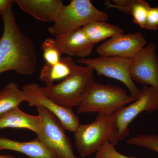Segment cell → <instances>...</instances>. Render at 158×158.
Wrapping results in <instances>:
<instances>
[{
  "label": "cell",
  "instance_id": "1",
  "mask_svg": "<svg viewBox=\"0 0 158 158\" xmlns=\"http://www.w3.org/2000/svg\"><path fill=\"white\" fill-rule=\"evenodd\" d=\"M14 2L2 16L4 30L0 38V74L12 70L29 76L36 71L37 52L32 40L18 25L12 10Z\"/></svg>",
  "mask_w": 158,
  "mask_h": 158
},
{
  "label": "cell",
  "instance_id": "2",
  "mask_svg": "<svg viewBox=\"0 0 158 158\" xmlns=\"http://www.w3.org/2000/svg\"><path fill=\"white\" fill-rule=\"evenodd\" d=\"M119 110L110 115L98 113L91 123L79 126L74 137L75 145L81 157L96 153L106 142L117 145L119 140L116 121Z\"/></svg>",
  "mask_w": 158,
  "mask_h": 158
},
{
  "label": "cell",
  "instance_id": "3",
  "mask_svg": "<svg viewBox=\"0 0 158 158\" xmlns=\"http://www.w3.org/2000/svg\"><path fill=\"white\" fill-rule=\"evenodd\" d=\"M136 100L120 87L103 85L94 80L82 94L77 111L110 115Z\"/></svg>",
  "mask_w": 158,
  "mask_h": 158
},
{
  "label": "cell",
  "instance_id": "4",
  "mask_svg": "<svg viewBox=\"0 0 158 158\" xmlns=\"http://www.w3.org/2000/svg\"><path fill=\"white\" fill-rule=\"evenodd\" d=\"M109 18L106 12L99 10L89 0H72L68 5L62 6L48 31L56 37L94 22L106 21Z\"/></svg>",
  "mask_w": 158,
  "mask_h": 158
},
{
  "label": "cell",
  "instance_id": "5",
  "mask_svg": "<svg viewBox=\"0 0 158 158\" xmlns=\"http://www.w3.org/2000/svg\"><path fill=\"white\" fill-rule=\"evenodd\" d=\"M94 71L89 66H81L70 76L57 85L44 87L49 98L58 104L71 108L78 106L84 91L94 81Z\"/></svg>",
  "mask_w": 158,
  "mask_h": 158
},
{
  "label": "cell",
  "instance_id": "6",
  "mask_svg": "<svg viewBox=\"0 0 158 158\" xmlns=\"http://www.w3.org/2000/svg\"><path fill=\"white\" fill-rule=\"evenodd\" d=\"M133 59L115 56H100L79 59L77 62L89 66L99 76L118 80L122 82L129 90L130 95L137 99L141 90L137 87L131 78L130 69Z\"/></svg>",
  "mask_w": 158,
  "mask_h": 158
},
{
  "label": "cell",
  "instance_id": "7",
  "mask_svg": "<svg viewBox=\"0 0 158 158\" xmlns=\"http://www.w3.org/2000/svg\"><path fill=\"white\" fill-rule=\"evenodd\" d=\"M37 107L41 116L42 127L37 138L51 151L62 158H78L75 155L71 143L59 119L47 109Z\"/></svg>",
  "mask_w": 158,
  "mask_h": 158
},
{
  "label": "cell",
  "instance_id": "8",
  "mask_svg": "<svg viewBox=\"0 0 158 158\" xmlns=\"http://www.w3.org/2000/svg\"><path fill=\"white\" fill-rule=\"evenodd\" d=\"M22 90L29 106H40L46 108L57 117L65 130L73 133L76 131L80 125L78 116L71 108L62 106L49 98L44 87L33 83L23 86Z\"/></svg>",
  "mask_w": 158,
  "mask_h": 158
},
{
  "label": "cell",
  "instance_id": "9",
  "mask_svg": "<svg viewBox=\"0 0 158 158\" xmlns=\"http://www.w3.org/2000/svg\"><path fill=\"white\" fill-rule=\"evenodd\" d=\"M141 95L131 104L120 110L116 118L119 141L129 135L128 126L137 116L144 111L151 113L158 111V90L152 86H143Z\"/></svg>",
  "mask_w": 158,
  "mask_h": 158
},
{
  "label": "cell",
  "instance_id": "10",
  "mask_svg": "<svg viewBox=\"0 0 158 158\" xmlns=\"http://www.w3.org/2000/svg\"><path fill=\"white\" fill-rule=\"evenodd\" d=\"M130 74L134 82L158 90V57L154 43L145 46L133 59Z\"/></svg>",
  "mask_w": 158,
  "mask_h": 158
},
{
  "label": "cell",
  "instance_id": "11",
  "mask_svg": "<svg viewBox=\"0 0 158 158\" xmlns=\"http://www.w3.org/2000/svg\"><path fill=\"white\" fill-rule=\"evenodd\" d=\"M146 40L141 32L118 34L98 47L100 56L134 59L145 46Z\"/></svg>",
  "mask_w": 158,
  "mask_h": 158
},
{
  "label": "cell",
  "instance_id": "12",
  "mask_svg": "<svg viewBox=\"0 0 158 158\" xmlns=\"http://www.w3.org/2000/svg\"><path fill=\"white\" fill-rule=\"evenodd\" d=\"M62 54L68 56L87 58L92 53L94 44L90 42L82 28L56 37Z\"/></svg>",
  "mask_w": 158,
  "mask_h": 158
},
{
  "label": "cell",
  "instance_id": "13",
  "mask_svg": "<svg viewBox=\"0 0 158 158\" xmlns=\"http://www.w3.org/2000/svg\"><path fill=\"white\" fill-rule=\"evenodd\" d=\"M20 9L44 22L55 23L63 6L61 0H16Z\"/></svg>",
  "mask_w": 158,
  "mask_h": 158
},
{
  "label": "cell",
  "instance_id": "14",
  "mask_svg": "<svg viewBox=\"0 0 158 158\" xmlns=\"http://www.w3.org/2000/svg\"><path fill=\"white\" fill-rule=\"evenodd\" d=\"M14 151L29 158H62L44 146L38 138L29 141H20L0 137V151Z\"/></svg>",
  "mask_w": 158,
  "mask_h": 158
},
{
  "label": "cell",
  "instance_id": "15",
  "mask_svg": "<svg viewBox=\"0 0 158 158\" xmlns=\"http://www.w3.org/2000/svg\"><path fill=\"white\" fill-rule=\"evenodd\" d=\"M42 127L41 116L27 114L17 108L0 116V130L6 128L26 129L38 134Z\"/></svg>",
  "mask_w": 158,
  "mask_h": 158
},
{
  "label": "cell",
  "instance_id": "16",
  "mask_svg": "<svg viewBox=\"0 0 158 158\" xmlns=\"http://www.w3.org/2000/svg\"><path fill=\"white\" fill-rule=\"evenodd\" d=\"M80 66L71 57H62L56 64L45 63L40 70V78L45 83L46 87H50L56 81H62L70 76Z\"/></svg>",
  "mask_w": 158,
  "mask_h": 158
},
{
  "label": "cell",
  "instance_id": "17",
  "mask_svg": "<svg viewBox=\"0 0 158 158\" xmlns=\"http://www.w3.org/2000/svg\"><path fill=\"white\" fill-rule=\"evenodd\" d=\"M105 4L110 8L118 9L123 13L131 15L133 22L141 28L145 29L146 20L151 6L144 0H113V3L106 1Z\"/></svg>",
  "mask_w": 158,
  "mask_h": 158
},
{
  "label": "cell",
  "instance_id": "18",
  "mask_svg": "<svg viewBox=\"0 0 158 158\" xmlns=\"http://www.w3.org/2000/svg\"><path fill=\"white\" fill-rule=\"evenodd\" d=\"M82 29L88 39L94 45L107 38L124 33L123 30L118 26L101 21L90 23Z\"/></svg>",
  "mask_w": 158,
  "mask_h": 158
},
{
  "label": "cell",
  "instance_id": "19",
  "mask_svg": "<svg viewBox=\"0 0 158 158\" xmlns=\"http://www.w3.org/2000/svg\"><path fill=\"white\" fill-rule=\"evenodd\" d=\"M25 101L24 93L17 83H9L0 91V116L18 108Z\"/></svg>",
  "mask_w": 158,
  "mask_h": 158
},
{
  "label": "cell",
  "instance_id": "20",
  "mask_svg": "<svg viewBox=\"0 0 158 158\" xmlns=\"http://www.w3.org/2000/svg\"><path fill=\"white\" fill-rule=\"evenodd\" d=\"M43 58L45 63L50 65L56 64L61 59L62 52L56 39H46L41 44Z\"/></svg>",
  "mask_w": 158,
  "mask_h": 158
},
{
  "label": "cell",
  "instance_id": "21",
  "mask_svg": "<svg viewBox=\"0 0 158 158\" xmlns=\"http://www.w3.org/2000/svg\"><path fill=\"white\" fill-rule=\"evenodd\" d=\"M130 145L145 148L158 153V135H140L128 139Z\"/></svg>",
  "mask_w": 158,
  "mask_h": 158
},
{
  "label": "cell",
  "instance_id": "22",
  "mask_svg": "<svg viewBox=\"0 0 158 158\" xmlns=\"http://www.w3.org/2000/svg\"><path fill=\"white\" fill-rule=\"evenodd\" d=\"M115 145L106 142L95 153V158H138L128 156L118 152Z\"/></svg>",
  "mask_w": 158,
  "mask_h": 158
},
{
  "label": "cell",
  "instance_id": "23",
  "mask_svg": "<svg viewBox=\"0 0 158 158\" xmlns=\"http://www.w3.org/2000/svg\"><path fill=\"white\" fill-rule=\"evenodd\" d=\"M145 29L151 31H156L158 29V6L151 7L146 20Z\"/></svg>",
  "mask_w": 158,
  "mask_h": 158
},
{
  "label": "cell",
  "instance_id": "24",
  "mask_svg": "<svg viewBox=\"0 0 158 158\" xmlns=\"http://www.w3.org/2000/svg\"><path fill=\"white\" fill-rule=\"evenodd\" d=\"M14 1L11 0H0V15L2 16L10 4Z\"/></svg>",
  "mask_w": 158,
  "mask_h": 158
},
{
  "label": "cell",
  "instance_id": "25",
  "mask_svg": "<svg viewBox=\"0 0 158 158\" xmlns=\"http://www.w3.org/2000/svg\"><path fill=\"white\" fill-rule=\"evenodd\" d=\"M0 158H16L14 156L8 154L5 155H0Z\"/></svg>",
  "mask_w": 158,
  "mask_h": 158
}]
</instances>
